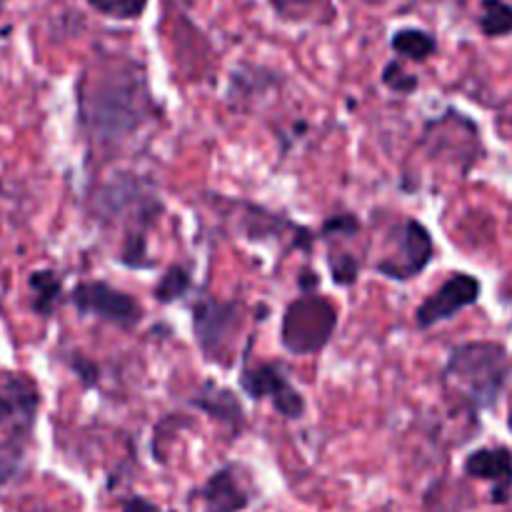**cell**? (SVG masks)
<instances>
[{"mask_svg": "<svg viewBox=\"0 0 512 512\" xmlns=\"http://www.w3.org/2000/svg\"><path fill=\"white\" fill-rule=\"evenodd\" d=\"M145 73L135 63H118L85 73L78 88L80 128L98 143H118L155 118Z\"/></svg>", "mask_w": 512, "mask_h": 512, "instance_id": "1", "label": "cell"}, {"mask_svg": "<svg viewBox=\"0 0 512 512\" xmlns=\"http://www.w3.org/2000/svg\"><path fill=\"white\" fill-rule=\"evenodd\" d=\"M510 378L508 350L490 340H473L450 350L445 365V388L455 390L470 410L493 408Z\"/></svg>", "mask_w": 512, "mask_h": 512, "instance_id": "2", "label": "cell"}, {"mask_svg": "<svg viewBox=\"0 0 512 512\" xmlns=\"http://www.w3.org/2000/svg\"><path fill=\"white\" fill-rule=\"evenodd\" d=\"M338 328V310L328 298L305 293L285 308L280 323V343L293 355H315L333 340Z\"/></svg>", "mask_w": 512, "mask_h": 512, "instance_id": "3", "label": "cell"}, {"mask_svg": "<svg viewBox=\"0 0 512 512\" xmlns=\"http://www.w3.org/2000/svg\"><path fill=\"white\" fill-rule=\"evenodd\" d=\"M243 308L235 300H218L203 295L193 305V333L200 353L208 363L230 365V350L238 335Z\"/></svg>", "mask_w": 512, "mask_h": 512, "instance_id": "4", "label": "cell"}, {"mask_svg": "<svg viewBox=\"0 0 512 512\" xmlns=\"http://www.w3.org/2000/svg\"><path fill=\"white\" fill-rule=\"evenodd\" d=\"M395 248L390 250L388 258L375 263V270L390 280H413L433 263L435 243L430 230L420 220L405 218L393 233Z\"/></svg>", "mask_w": 512, "mask_h": 512, "instance_id": "5", "label": "cell"}, {"mask_svg": "<svg viewBox=\"0 0 512 512\" xmlns=\"http://www.w3.org/2000/svg\"><path fill=\"white\" fill-rule=\"evenodd\" d=\"M70 303L80 315H93L115 328L130 330L140 323L138 300L103 280H83L70 293Z\"/></svg>", "mask_w": 512, "mask_h": 512, "instance_id": "6", "label": "cell"}, {"mask_svg": "<svg viewBox=\"0 0 512 512\" xmlns=\"http://www.w3.org/2000/svg\"><path fill=\"white\" fill-rule=\"evenodd\" d=\"M240 388L253 400H270L283 418L298 420L305 413V398L300 390L290 383L283 365L263 363L255 368L240 370Z\"/></svg>", "mask_w": 512, "mask_h": 512, "instance_id": "7", "label": "cell"}, {"mask_svg": "<svg viewBox=\"0 0 512 512\" xmlns=\"http://www.w3.org/2000/svg\"><path fill=\"white\" fill-rule=\"evenodd\" d=\"M480 280L470 273H453L435 293H430L423 303L415 308V323L420 330H428L433 325L453 320L465 308L480 300Z\"/></svg>", "mask_w": 512, "mask_h": 512, "instance_id": "8", "label": "cell"}, {"mask_svg": "<svg viewBox=\"0 0 512 512\" xmlns=\"http://www.w3.org/2000/svg\"><path fill=\"white\" fill-rule=\"evenodd\" d=\"M40 393L25 375H5L0 385V430H25L33 433Z\"/></svg>", "mask_w": 512, "mask_h": 512, "instance_id": "9", "label": "cell"}, {"mask_svg": "<svg viewBox=\"0 0 512 512\" xmlns=\"http://www.w3.org/2000/svg\"><path fill=\"white\" fill-rule=\"evenodd\" d=\"M465 473L493 485V503H508L512 495V453L508 448H480L465 458Z\"/></svg>", "mask_w": 512, "mask_h": 512, "instance_id": "10", "label": "cell"}, {"mask_svg": "<svg viewBox=\"0 0 512 512\" xmlns=\"http://www.w3.org/2000/svg\"><path fill=\"white\" fill-rule=\"evenodd\" d=\"M195 498L203 503L205 512H240L250 503V493L240 485L238 470L233 465L210 475L208 483L195 490Z\"/></svg>", "mask_w": 512, "mask_h": 512, "instance_id": "11", "label": "cell"}, {"mask_svg": "<svg viewBox=\"0 0 512 512\" xmlns=\"http://www.w3.org/2000/svg\"><path fill=\"white\" fill-rule=\"evenodd\" d=\"M193 405L203 410V413H208L210 418L220 420V423H223L233 435H238L240 430H243L245 410L233 390L218 388V385L213 383H205L203 390L198 393V398H193Z\"/></svg>", "mask_w": 512, "mask_h": 512, "instance_id": "12", "label": "cell"}, {"mask_svg": "<svg viewBox=\"0 0 512 512\" xmlns=\"http://www.w3.org/2000/svg\"><path fill=\"white\" fill-rule=\"evenodd\" d=\"M30 288V308L33 313L48 318L58 305L60 293H63V280L53 273V270H35L28 278Z\"/></svg>", "mask_w": 512, "mask_h": 512, "instance_id": "13", "label": "cell"}, {"mask_svg": "<svg viewBox=\"0 0 512 512\" xmlns=\"http://www.w3.org/2000/svg\"><path fill=\"white\" fill-rule=\"evenodd\" d=\"M390 48H393L398 55H403V58L423 63V60L433 58L435 55V50H438V40L420 28H400L398 33L390 38Z\"/></svg>", "mask_w": 512, "mask_h": 512, "instance_id": "14", "label": "cell"}, {"mask_svg": "<svg viewBox=\"0 0 512 512\" xmlns=\"http://www.w3.org/2000/svg\"><path fill=\"white\" fill-rule=\"evenodd\" d=\"M480 30L488 38H503L512 33V5L505 0H483L480 3Z\"/></svg>", "mask_w": 512, "mask_h": 512, "instance_id": "15", "label": "cell"}, {"mask_svg": "<svg viewBox=\"0 0 512 512\" xmlns=\"http://www.w3.org/2000/svg\"><path fill=\"white\" fill-rule=\"evenodd\" d=\"M190 288H193V278H190L188 270H185L183 265H173V268L165 270L163 278L158 280L153 295L158 303L168 305V303H175V300H180L183 295H188Z\"/></svg>", "mask_w": 512, "mask_h": 512, "instance_id": "16", "label": "cell"}, {"mask_svg": "<svg viewBox=\"0 0 512 512\" xmlns=\"http://www.w3.org/2000/svg\"><path fill=\"white\" fill-rule=\"evenodd\" d=\"M88 5L98 13L108 15V18L135 20L145 13L148 0H88Z\"/></svg>", "mask_w": 512, "mask_h": 512, "instance_id": "17", "label": "cell"}, {"mask_svg": "<svg viewBox=\"0 0 512 512\" xmlns=\"http://www.w3.org/2000/svg\"><path fill=\"white\" fill-rule=\"evenodd\" d=\"M330 273H333V280L338 285H353L358 280V258L350 253H330L328 255Z\"/></svg>", "mask_w": 512, "mask_h": 512, "instance_id": "18", "label": "cell"}, {"mask_svg": "<svg viewBox=\"0 0 512 512\" xmlns=\"http://www.w3.org/2000/svg\"><path fill=\"white\" fill-rule=\"evenodd\" d=\"M383 83L388 85L390 90H395V93H413V90L418 88V78H415V75H410L408 70L398 63V60H393V63L385 65Z\"/></svg>", "mask_w": 512, "mask_h": 512, "instance_id": "19", "label": "cell"}, {"mask_svg": "<svg viewBox=\"0 0 512 512\" xmlns=\"http://www.w3.org/2000/svg\"><path fill=\"white\" fill-rule=\"evenodd\" d=\"M320 0H270V5L275 8V13H280L283 18H300L308 10H313Z\"/></svg>", "mask_w": 512, "mask_h": 512, "instance_id": "20", "label": "cell"}, {"mask_svg": "<svg viewBox=\"0 0 512 512\" xmlns=\"http://www.w3.org/2000/svg\"><path fill=\"white\" fill-rule=\"evenodd\" d=\"M70 368L75 370V373L80 375V380H83L85 385H95L98 383V368H95L93 363H88L85 358H75L73 363H70Z\"/></svg>", "mask_w": 512, "mask_h": 512, "instance_id": "21", "label": "cell"}, {"mask_svg": "<svg viewBox=\"0 0 512 512\" xmlns=\"http://www.w3.org/2000/svg\"><path fill=\"white\" fill-rule=\"evenodd\" d=\"M120 510L123 512H160L158 505H153L145 498H128L120 503Z\"/></svg>", "mask_w": 512, "mask_h": 512, "instance_id": "22", "label": "cell"}, {"mask_svg": "<svg viewBox=\"0 0 512 512\" xmlns=\"http://www.w3.org/2000/svg\"><path fill=\"white\" fill-rule=\"evenodd\" d=\"M360 3H365V5H380V3H383V0H360Z\"/></svg>", "mask_w": 512, "mask_h": 512, "instance_id": "23", "label": "cell"}, {"mask_svg": "<svg viewBox=\"0 0 512 512\" xmlns=\"http://www.w3.org/2000/svg\"><path fill=\"white\" fill-rule=\"evenodd\" d=\"M508 425H510V430H512V413H510V418H508Z\"/></svg>", "mask_w": 512, "mask_h": 512, "instance_id": "24", "label": "cell"}]
</instances>
